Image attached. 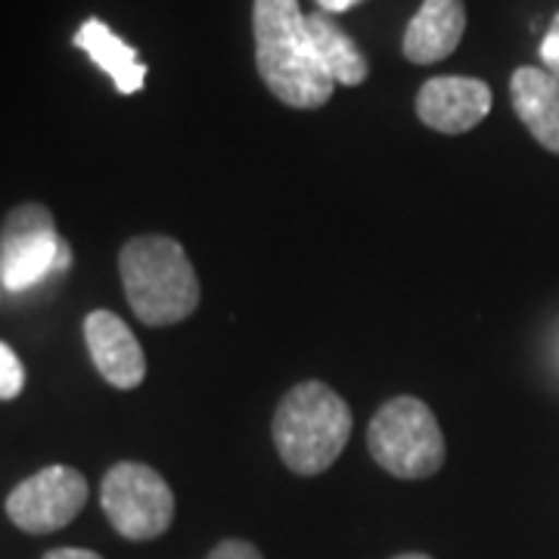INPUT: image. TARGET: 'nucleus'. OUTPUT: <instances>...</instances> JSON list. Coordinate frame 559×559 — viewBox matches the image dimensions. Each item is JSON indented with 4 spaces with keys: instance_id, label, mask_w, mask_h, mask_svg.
Listing matches in <instances>:
<instances>
[{
    "instance_id": "nucleus-3",
    "label": "nucleus",
    "mask_w": 559,
    "mask_h": 559,
    "mask_svg": "<svg viewBox=\"0 0 559 559\" xmlns=\"http://www.w3.org/2000/svg\"><path fill=\"white\" fill-rule=\"evenodd\" d=\"M271 432L280 460L296 476H320L352 439V411L326 382H299L280 401Z\"/></svg>"
},
{
    "instance_id": "nucleus-13",
    "label": "nucleus",
    "mask_w": 559,
    "mask_h": 559,
    "mask_svg": "<svg viewBox=\"0 0 559 559\" xmlns=\"http://www.w3.org/2000/svg\"><path fill=\"white\" fill-rule=\"evenodd\" d=\"M308 25V38L318 53L320 66L330 79L345 87H358L370 75V62L360 53V47L352 40V35L342 32V25L330 20L326 13H308L305 16Z\"/></svg>"
},
{
    "instance_id": "nucleus-12",
    "label": "nucleus",
    "mask_w": 559,
    "mask_h": 559,
    "mask_svg": "<svg viewBox=\"0 0 559 559\" xmlns=\"http://www.w3.org/2000/svg\"><path fill=\"white\" fill-rule=\"evenodd\" d=\"M72 40H75L79 50L87 53V60L112 79L119 94L131 97V94L143 91V84H146V66L140 62L138 50L128 40H121L106 22L84 20Z\"/></svg>"
},
{
    "instance_id": "nucleus-10",
    "label": "nucleus",
    "mask_w": 559,
    "mask_h": 559,
    "mask_svg": "<svg viewBox=\"0 0 559 559\" xmlns=\"http://www.w3.org/2000/svg\"><path fill=\"white\" fill-rule=\"evenodd\" d=\"M466 32V7L463 0H423L419 13L404 32L401 53L417 66L448 60Z\"/></svg>"
},
{
    "instance_id": "nucleus-15",
    "label": "nucleus",
    "mask_w": 559,
    "mask_h": 559,
    "mask_svg": "<svg viewBox=\"0 0 559 559\" xmlns=\"http://www.w3.org/2000/svg\"><path fill=\"white\" fill-rule=\"evenodd\" d=\"M540 62H544V69L550 75L559 79V13L550 20V28H547V35L540 40Z\"/></svg>"
},
{
    "instance_id": "nucleus-19",
    "label": "nucleus",
    "mask_w": 559,
    "mask_h": 559,
    "mask_svg": "<svg viewBox=\"0 0 559 559\" xmlns=\"http://www.w3.org/2000/svg\"><path fill=\"white\" fill-rule=\"evenodd\" d=\"M395 559H432V557H426V554H401V557Z\"/></svg>"
},
{
    "instance_id": "nucleus-6",
    "label": "nucleus",
    "mask_w": 559,
    "mask_h": 559,
    "mask_svg": "<svg viewBox=\"0 0 559 559\" xmlns=\"http://www.w3.org/2000/svg\"><path fill=\"white\" fill-rule=\"evenodd\" d=\"M100 507L121 538L153 540L175 522V491L146 463L124 460L109 466L100 485Z\"/></svg>"
},
{
    "instance_id": "nucleus-9",
    "label": "nucleus",
    "mask_w": 559,
    "mask_h": 559,
    "mask_svg": "<svg viewBox=\"0 0 559 559\" xmlns=\"http://www.w3.org/2000/svg\"><path fill=\"white\" fill-rule=\"evenodd\" d=\"M84 342L103 380L116 389H138L146 377V355L128 323L112 311H91L84 318Z\"/></svg>"
},
{
    "instance_id": "nucleus-2",
    "label": "nucleus",
    "mask_w": 559,
    "mask_h": 559,
    "mask_svg": "<svg viewBox=\"0 0 559 559\" xmlns=\"http://www.w3.org/2000/svg\"><path fill=\"white\" fill-rule=\"evenodd\" d=\"M119 274L131 311L146 326H171L200 308V277L171 237L143 234L124 242Z\"/></svg>"
},
{
    "instance_id": "nucleus-14",
    "label": "nucleus",
    "mask_w": 559,
    "mask_h": 559,
    "mask_svg": "<svg viewBox=\"0 0 559 559\" xmlns=\"http://www.w3.org/2000/svg\"><path fill=\"white\" fill-rule=\"evenodd\" d=\"M25 389V367H22L20 355L0 342V401L20 399Z\"/></svg>"
},
{
    "instance_id": "nucleus-16",
    "label": "nucleus",
    "mask_w": 559,
    "mask_h": 559,
    "mask_svg": "<svg viewBox=\"0 0 559 559\" xmlns=\"http://www.w3.org/2000/svg\"><path fill=\"white\" fill-rule=\"evenodd\" d=\"M205 559H264L261 557V550L255 547V544H249V540H221L218 547L209 554Z\"/></svg>"
},
{
    "instance_id": "nucleus-11",
    "label": "nucleus",
    "mask_w": 559,
    "mask_h": 559,
    "mask_svg": "<svg viewBox=\"0 0 559 559\" xmlns=\"http://www.w3.org/2000/svg\"><path fill=\"white\" fill-rule=\"evenodd\" d=\"M513 109L525 131L559 156V79L538 66H520L510 79Z\"/></svg>"
},
{
    "instance_id": "nucleus-4",
    "label": "nucleus",
    "mask_w": 559,
    "mask_h": 559,
    "mask_svg": "<svg viewBox=\"0 0 559 559\" xmlns=\"http://www.w3.org/2000/svg\"><path fill=\"white\" fill-rule=\"evenodd\" d=\"M370 457L395 479H429L444 463V436L426 401L401 395L382 404L367 429Z\"/></svg>"
},
{
    "instance_id": "nucleus-5",
    "label": "nucleus",
    "mask_w": 559,
    "mask_h": 559,
    "mask_svg": "<svg viewBox=\"0 0 559 559\" xmlns=\"http://www.w3.org/2000/svg\"><path fill=\"white\" fill-rule=\"evenodd\" d=\"M69 264L72 252L44 202H20L7 212L0 227V286L7 293H25Z\"/></svg>"
},
{
    "instance_id": "nucleus-18",
    "label": "nucleus",
    "mask_w": 559,
    "mask_h": 559,
    "mask_svg": "<svg viewBox=\"0 0 559 559\" xmlns=\"http://www.w3.org/2000/svg\"><path fill=\"white\" fill-rule=\"evenodd\" d=\"M360 0H318L320 13H345V10H352V7H358Z\"/></svg>"
},
{
    "instance_id": "nucleus-1",
    "label": "nucleus",
    "mask_w": 559,
    "mask_h": 559,
    "mask_svg": "<svg viewBox=\"0 0 559 559\" xmlns=\"http://www.w3.org/2000/svg\"><path fill=\"white\" fill-rule=\"evenodd\" d=\"M255 66L264 87L293 109H320L336 81L320 66L299 0H255Z\"/></svg>"
},
{
    "instance_id": "nucleus-7",
    "label": "nucleus",
    "mask_w": 559,
    "mask_h": 559,
    "mask_svg": "<svg viewBox=\"0 0 559 559\" xmlns=\"http://www.w3.org/2000/svg\"><path fill=\"white\" fill-rule=\"evenodd\" d=\"M87 503V479L72 466H44L7 495V516L25 535H50L79 520Z\"/></svg>"
},
{
    "instance_id": "nucleus-8",
    "label": "nucleus",
    "mask_w": 559,
    "mask_h": 559,
    "mask_svg": "<svg viewBox=\"0 0 559 559\" xmlns=\"http://www.w3.org/2000/svg\"><path fill=\"white\" fill-rule=\"evenodd\" d=\"M495 94L481 79L439 75L429 79L417 94V116L439 134H466L488 119Z\"/></svg>"
},
{
    "instance_id": "nucleus-17",
    "label": "nucleus",
    "mask_w": 559,
    "mask_h": 559,
    "mask_svg": "<svg viewBox=\"0 0 559 559\" xmlns=\"http://www.w3.org/2000/svg\"><path fill=\"white\" fill-rule=\"evenodd\" d=\"M44 559H103L94 550H84V547H57V550H47Z\"/></svg>"
}]
</instances>
